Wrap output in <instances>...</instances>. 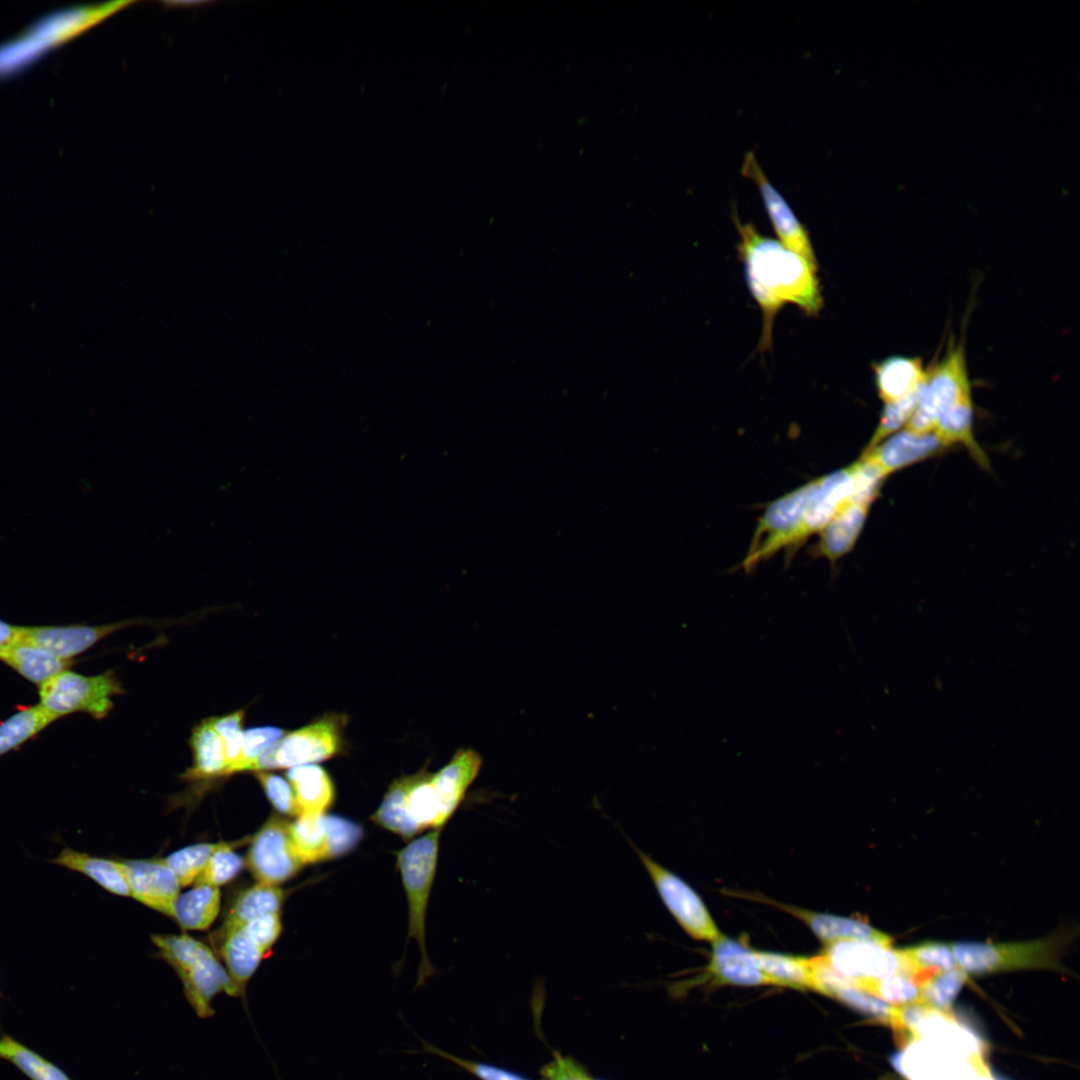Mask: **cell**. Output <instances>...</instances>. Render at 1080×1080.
Returning a JSON list of instances; mask_svg holds the SVG:
<instances>
[{
	"label": "cell",
	"instance_id": "1",
	"mask_svg": "<svg viewBox=\"0 0 1080 1080\" xmlns=\"http://www.w3.org/2000/svg\"><path fill=\"white\" fill-rule=\"evenodd\" d=\"M733 220L740 235L738 251L746 281L763 313L760 347L767 349L774 317L785 303L796 304L807 315H816L822 308L817 271L778 240L760 234L752 223H742L735 211Z\"/></svg>",
	"mask_w": 1080,
	"mask_h": 1080
},
{
	"label": "cell",
	"instance_id": "2",
	"mask_svg": "<svg viewBox=\"0 0 1080 1080\" xmlns=\"http://www.w3.org/2000/svg\"><path fill=\"white\" fill-rule=\"evenodd\" d=\"M159 956L180 978L184 995L196 1015L207 1019L215 1014L213 999L225 993L238 997L225 967L214 952L200 940L187 934L152 935Z\"/></svg>",
	"mask_w": 1080,
	"mask_h": 1080
},
{
	"label": "cell",
	"instance_id": "3",
	"mask_svg": "<svg viewBox=\"0 0 1080 1080\" xmlns=\"http://www.w3.org/2000/svg\"><path fill=\"white\" fill-rule=\"evenodd\" d=\"M378 826L411 840L428 828H442L440 799L433 782V773L421 771L396 779L371 816Z\"/></svg>",
	"mask_w": 1080,
	"mask_h": 1080
},
{
	"label": "cell",
	"instance_id": "4",
	"mask_svg": "<svg viewBox=\"0 0 1080 1080\" xmlns=\"http://www.w3.org/2000/svg\"><path fill=\"white\" fill-rule=\"evenodd\" d=\"M1067 935L1018 943L958 942L951 944L959 968L970 974H987L1015 969L1061 970L1059 954Z\"/></svg>",
	"mask_w": 1080,
	"mask_h": 1080
},
{
	"label": "cell",
	"instance_id": "5",
	"mask_svg": "<svg viewBox=\"0 0 1080 1080\" xmlns=\"http://www.w3.org/2000/svg\"><path fill=\"white\" fill-rule=\"evenodd\" d=\"M441 830L433 829L397 853V866L409 907L408 936L417 941L421 952L418 985L433 973L425 947V916L437 866Z\"/></svg>",
	"mask_w": 1080,
	"mask_h": 1080
},
{
	"label": "cell",
	"instance_id": "6",
	"mask_svg": "<svg viewBox=\"0 0 1080 1080\" xmlns=\"http://www.w3.org/2000/svg\"><path fill=\"white\" fill-rule=\"evenodd\" d=\"M123 688L112 671L86 676L65 670L39 687V705L55 720L84 712L103 719L113 707L112 697Z\"/></svg>",
	"mask_w": 1080,
	"mask_h": 1080
},
{
	"label": "cell",
	"instance_id": "7",
	"mask_svg": "<svg viewBox=\"0 0 1080 1080\" xmlns=\"http://www.w3.org/2000/svg\"><path fill=\"white\" fill-rule=\"evenodd\" d=\"M969 396L971 386L964 344L950 343L944 358L926 370L917 406L906 429L915 433L933 432L938 416L952 404Z\"/></svg>",
	"mask_w": 1080,
	"mask_h": 1080
},
{
	"label": "cell",
	"instance_id": "8",
	"mask_svg": "<svg viewBox=\"0 0 1080 1080\" xmlns=\"http://www.w3.org/2000/svg\"><path fill=\"white\" fill-rule=\"evenodd\" d=\"M818 485V479L811 481L767 507L743 562L746 570L754 568L782 547L798 545L804 540L805 518Z\"/></svg>",
	"mask_w": 1080,
	"mask_h": 1080
},
{
	"label": "cell",
	"instance_id": "9",
	"mask_svg": "<svg viewBox=\"0 0 1080 1080\" xmlns=\"http://www.w3.org/2000/svg\"><path fill=\"white\" fill-rule=\"evenodd\" d=\"M343 718L326 715L289 732L269 746L257 759L253 771L292 768L333 757L341 745Z\"/></svg>",
	"mask_w": 1080,
	"mask_h": 1080
},
{
	"label": "cell",
	"instance_id": "10",
	"mask_svg": "<svg viewBox=\"0 0 1080 1080\" xmlns=\"http://www.w3.org/2000/svg\"><path fill=\"white\" fill-rule=\"evenodd\" d=\"M634 848L660 898L683 930L697 940H715L721 933L699 895L680 877Z\"/></svg>",
	"mask_w": 1080,
	"mask_h": 1080
},
{
	"label": "cell",
	"instance_id": "11",
	"mask_svg": "<svg viewBox=\"0 0 1080 1080\" xmlns=\"http://www.w3.org/2000/svg\"><path fill=\"white\" fill-rule=\"evenodd\" d=\"M249 843L245 864L257 882L278 886L303 866L290 840L289 822L282 817H269Z\"/></svg>",
	"mask_w": 1080,
	"mask_h": 1080
},
{
	"label": "cell",
	"instance_id": "12",
	"mask_svg": "<svg viewBox=\"0 0 1080 1080\" xmlns=\"http://www.w3.org/2000/svg\"><path fill=\"white\" fill-rule=\"evenodd\" d=\"M835 972L849 981L907 974L897 949L878 942L849 939L827 945L819 955Z\"/></svg>",
	"mask_w": 1080,
	"mask_h": 1080
},
{
	"label": "cell",
	"instance_id": "13",
	"mask_svg": "<svg viewBox=\"0 0 1080 1080\" xmlns=\"http://www.w3.org/2000/svg\"><path fill=\"white\" fill-rule=\"evenodd\" d=\"M743 176L753 180L759 189L765 209L779 242L787 249L804 258L817 271V260L809 234L799 221L791 206L768 179L757 161L754 151H748L741 166Z\"/></svg>",
	"mask_w": 1080,
	"mask_h": 1080
},
{
	"label": "cell",
	"instance_id": "14",
	"mask_svg": "<svg viewBox=\"0 0 1080 1080\" xmlns=\"http://www.w3.org/2000/svg\"><path fill=\"white\" fill-rule=\"evenodd\" d=\"M130 897L145 906L174 917L180 884L162 858L119 860Z\"/></svg>",
	"mask_w": 1080,
	"mask_h": 1080
},
{
	"label": "cell",
	"instance_id": "15",
	"mask_svg": "<svg viewBox=\"0 0 1080 1080\" xmlns=\"http://www.w3.org/2000/svg\"><path fill=\"white\" fill-rule=\"evenodd\" d=\"M143 621L132 619L97 626H22L19 641L32 643L60 658L72 660L107 635Z\"/></svg>",
	"mask_w": 1080,
	"mask_h": 1080
},
{
	"label": "cell",
	"instance_id": "16",
	"mask_svg": "<svg viewBox=\"0 0 1080 1080\" xmlns=\"http://www.w3.org/2000/svg\"><path fill=\"white\" fill-rule=\"evenodd\" d=\"M946 447L934 432L898 431L860 458L874 464L886 478L907 466L935 456Z\"/></svg>",
	"mask_w": 1080,
	"mask_h": 1080
},
{
	"label": "cell",
	"instance_id": "17",
	"mask_svg": "<svg viewBox=\"0 0 1080 1080\" xmlns=\"http://www.w3.org/2000/svg\"><path fill=\"white\" fill-rule=\"evenodd\" d=\"M707 972L718 984L772 985L759 966L755 950L722 934L712 941Z\"/></svg>",
	"mask_w": 1080,
	"mask_h": 1080
},
{
	"label": "cell",
	"instance_id": "18",
	"mask_svg": "<svg viewBox=\"0 0 1080 1080\" xmlns=\"http://www.w3.org/2000/svg\"><path fill=\"white\" fill-rule=\"evenodd\" d=\"M818 480V490L805 518L804 539L820 531L848 502L858 501L854 464Z\"/></svg>",
	"mask_w": 1080,
	"mask_h": 1080
},
{
	"label": "cell",
	"instance_id": "19",
	"mask_svg": "<svg viewBox=\"0 0 1080 1080\" xmlns=\"http://www.w3.org/2000/svg\"><path fill=\"white\" fill-rule=\"evenodd\" d=\"M779 906L804 922L826 945L841 940L858 939L892 946V939L889 935L875 929L866 922L833 914L813 912L789 905Z\"/></svg>",
	"mask_w": 1080,
	"mask_h": 1080
},
{
	"label": "cell",
	"instance_id": "20",
	"mask_svg": "<svg viewBox=\"0 0 1080 1080\" xmlns=\"http://www.w3.org/2000/svg\"><path fill=\"white\" fill-rule=\"evenodd\" d=\"M482 760L472 749H460L441 770L433 773V782L438 793L442 815L445 822L458 808L467 789L475 780Z\"/></svg>",
	"mask_w": 1080,
	"mask_h": 1080
},
{
	"label": "cell",
	"instance_id": "21",
	"mask_svg": "<svg viewBox=\"0 0 1080 1080\" xmlns=\"http://www.w3.org/2000/svg\"><path fill=\"white\" fill-rule=\"evenodd\" d=\"M871 504L850 501L820 530L815 555L831 563L848 553L864 526Z\"/></svg>",
	"mask_w": 1080,
	"mask_h": 1080
},
{
	"label": "cell",
	"instance_id": "22",
	"mask_svg": "<svg viewBox=\"0 0 1080 1080\" xmlns=\"http://www.w3.org/2000/svg\"><path fill=\"white\" fill-rule=\"evenodd\" d=\"M47 861L86 876L109 893L130 897L128 883L119 860L91 855L66 846L57 856Z\"/></svg>",
	"mask_w": 1080,
	"mask_h": 1080
},
{
	"label": "cell",
	"instance_id": "23",
	"mask_svg": "<svg viewBox=\"0 0 1080 1080\" xmlns=\"http://www.w3.org/2000/svg\"><path fill=\"white\" fill-rule=\"evenodd\" d=\"M878 395L884 403L916 391L926 377L920 357L894 355L873 364Z\"/></svg>",
	"mask_w": 1080,
	"mask_h": 1080
},
{
	"label": "cell",
	"instance_id": "24",
	"mask_svg": "<svg viewBox=\"0 0 1080 1080\" xmlns=\"http://www.w3.org/2000/svg\"><path fill=\"white\" fill-rule=\"evenodd\" d=\"M0 661L39 687L73 664L72 660L60 658L42 647L23 641L1 651Z\"/></svg>",
	"mask_w": 1080,
	"mask_h": 1080
},
{
	"label": "cell",
	"instance_id": "25",
	"mask_svg": "<svg viewBox=\"0 0 1080 1080\" xmlns=\"http://www.w3.org/2000/svg\"><path fill=\"white\" fill-rule=\"evenodd\" d=\"M301 814H324L333 804L335 787L327 771L316 764L290 768L286 772ZM300 814V815H301Z\"/></svg>",
	"mask_w": 1080,
	"mask_h": 1080
},
{
	"label": "cell",
	"instance_id": "26",
	"mask_svg": "<svg viewBox=\"0 0 1080 1080\" xmlns=\"http://www.w3.org/2000/svg\"><path fill=\"white\" fill-rule=\"evenodd\" d=\"M220 955L231 978L238 997H244L247 984L257 971L266 953L259 948L242 928L220 935Z\"/></svg>",
	"mask_w": 1080,
	"mask_h": 1080
},
{
	"label": "cell",
	"instance_id": "27",
	"mask_svg": "<svg viewBox=\"0 0 1080 1080\" xmlns=\"http://www.w3.org/2000/svg\"><path fill=\"white\" fill-rule=\"evenodd\" d=\"M973 415L972 397L963 398L938 416L934 433L946 448L962 444L981 468L989 469L988 457L973 434Z\"/></svg>",
	"mask_w": 1080,
	"mask_h": 1080
},
{
	"label": "cell",
	"instance_id": "28",
	"mask_svg": "<svg viewBox=\"0 0 1080 1080\" xmlns=\"http://www.w3.org/2000/svg\"><path fill=\"white\" fill-rule=\"evenodd\" d=\"M190 746L193 765L184 774L185 779L204 780L225 776L227 761L224 745L209 719L194 727Z\"/></svg>",
	"mask_w": 1080,
	"mask_h": 1080
},
{
	"label": "cell",
	"instance_id": "29",
	"mask_svg": "<svg viewBox=\"0 0 1080 1080\" xmlns=\"http://www.w3.org/2000/svg\"><path fill=\"white\" fill-rule=\"evenodd\" d=\"M287 894L276 885L255 883L236 898L220 929V935L241 928L261 915L280 912Z\"/></svg>",
	"mask_w": 1080,
	"mask_h": 1080
},
{
	"label": "cell",
	"instance_id": "30",
	"mask_svg": "<svg viewBox=\"0 0 1080 1080\" xmlns=\"http://www.w3.org/2000/svg\"><path fill=\"white\" fill-rule=\"evenodd\" d=\"M221 908L219 887L195 884L183 894H179L174 905V917L186 930L201 931L208 929L216 920Z\"/></svg>",
	"mask_w": 1080,
	"mask_h": 1080
},
{
	"label": "cell",
	"instance_id": "31",
	"mask_svg": "<svg viewBox=\"0 0 1080 1080\" xmlns=\"http://www.w3.org/2000/svg\"><path fill=\"white\" fill-rule=\"evenodd\" d=\"M324 814H301L289 822L293 849L305 864L331 859Z\"/></svg>",
	"mask_w": 1080,
	"mask_h": 1080
},
{
	"label": "cell",
	"instance_id": "32",
	"mask_svg": "<svg viewBox=\"0 0 1080 1080\" xmlns=\"http://www.w3.org/2000/svg\"><path fill=\"white\" fill-rule=\"evenodd\" d=\"M897 951L906 966L908 976L919 987L936 973L959 968L951 944L926 942Z\"/></svg>",
	"mask_w": 1080,
	"mask_h": 1080
},
{
	"label": "cell",
	"instance_id": "33",
	"mask_svg": "<svg viewBox=\"0 0 1080 1080\" xmlns=\"http://www.w3.org/2000/svg\"><path fill=\"white\" fill-rule=\"evenodd\" d=\"M755 956L772 985L812 990L810 958L766 951H755Z\"/></svg>",
	"mask_w": 1080,
	"mask_h": 1080
},
{
	"label": "cell",
	"instance_id": "34",
	"mask_svg": "<svg viewBox=\"0 0 1080 1080\" xmlns=\"http://www.w3.org/2000/svg\"><path fill=\"white\" fill-rule=\"evenodd\" d=\"M0 1059L12 1064L29 1080H71L60 1067L5 1033L0 1036Z\"/></svg>",
	"mask_w": 1080,
	"mask_h": 1080
},
{
	"label": "cell",
	"instance_id": "35",
	"mask_svg": "<svg viewBox=\"0 0 1080 1080\" xmlns=\"http://www.w3.org/2000/svg\"><path fill=\"white\" fill-rule=\"evenodd\" d=\"M54 721L39 704L20 708L0 723V757L31 740Z\"/></svg>",
	"mask_w": 1080,
	"mask_h": 1080
},
{
	"label": "cell",
	"instance_id": "36",
	"mask_svg": "<svg viewBox=\"0 0 1080 1080\" xmlns=\"http://www.w3.org/2000/svg\"><path fill=\"white\" fill-rule=\"evenodd\" d=\"M849 986L892 1005L923 1003L919 985L903 973L881 978L852 980Z\"/></svg>",
	"mask_w": 1080,
	"mask_h": 1080
},
{
	"label": "cell",
	"instance_id": "37",
	"mask_svg": "<svg viewBox=\"0 0 1080 1080\" xmlns=\"http://www.w3.org/2000/svg\"><path fill=\"white\" fill-rule=\"evenodd\" d=\"M227 841L197 843L180 848L162 858L177 878L181 887L195 883L211 856Z\"/></svg>",
	"mask_w": 1080,
	"mask_h": 1080
},
{
	"label": "cell",
	"instance_id": "38",
	"mask_svg": "<svg viewBox=\"0 0 1080 1080\" xmlns=\"http://www.w3.org/2000/svg\"><path fill=\"white\" fill-rule=\"evenodd\" d=\"M252 836L227 841L209 859L194 884L219 887L234 879L245 865V860L234 849L250 842Z\"/></svg>",
	"mask_w": 1080,
	"mask_h": 1080
},
{
	"label": "cell",
	"instance_id": "39",
	"mask_svg": "<svg viewBox=\"0 0 1080 1080\" xmlns=\"http://www.w3.org/2000/svg\"><path fill=\"white\" fill-rule=\"evenodd\" d=\"M285 733V730L274 726L253 727L245 730L239 755L227 769L225 776L242 771H253L259 756Z\"/></svg>",
	"mask_w": 1080,
	"mask_h": 1080
},
{
	"label": "cell",
	"instance_id": "40",
	"mask_svg": "<svg viewBox=\"0 0 1080 1080\" xmlns=\"http://www.w3.org/2000/svg\"><path fill=\"white\" fill-rule=\"evenodd\" d=\"M920 387L901 399L884 403L878 426L863 453L870 451L907 425L917 406Z\"/></svg>",
	"mask_w": 1080,
	"mask_h": 1080
},
{
	"label": "cell",
	"instance_id": "41",
	"mask_svg": "<svg viewBox=\"0 0 1080 1080\" xmlns=\"http://www.w3.org/2000/svg\"><path fill=\"white\" fill-rule=\"evenodd\" d=\"M966 978L967 973L961 968L932 975L920 987L923 1003L935 1009L949 1008Z\"/></svg>",
	"mask_w": 1080,
	"mask_h": 1080
},
{
	"label": "cell",
	"instance_id": "42",
	"mask_svg": "<svg viewBox=\"0 0 1080 1080\" xmlns=\"http://www.w3.org/2000/svg\"><path fill=\"white\" fill-rule=\"evenodd\" d=\"M832 997L870 1017L893 1024L898 1006L882 1001L852 986H843L835 990Z\"/></svg>",
	"mask_w": 1080,
	"mask_h": 1080
},
{
	"label": "cell",
	"instance_id": "43",
	"mask_svg": "<svg viewBox=\"0 0 1080 1080\" xmlns=\"http://www.w3.org/2000/svg\"><path fill=\"white\" fill-rule=\"evenodd\" d=\"M255 777L266 797L279 813L294 817L300 816L301 812L288 780L265 771H257Z\"/></svg>",
	"mask_w": 1080,
	"mask_h": 1080
},
{
	"label": "cell",
	"instance_id": "44",
	"mask_svg": "<svg viewBox=\"0 0 1080 1080\" xmlns=\"http://www.w3.org/2000/svg\"><path fill=\"white\" fill-rule=\"evenodd\" d=\"M331 858L351 851L362 838V828L356 823L335 815H324Z\"/></svg>",
	"mask_w": 1080,
	"mask_h": 1080
},
{
	"label": "cell",
	"instance_id": "45",
	"mask_svg": "<svg viewBox=\"0 0 1080 1080\" xmlns=\"http://www.w3.org/2000/svg\"><path fill=\"white\" fill-rule=\"evenodd\" d=\"M423 1051L435 1054L451 1061L458 1067L466 1070L480 1080H530L496 1065L463 1059L427 1042H423Z\"/></svg>",
	"mask_w": 1080,
	"mask_h": 1080
},
{
	"label": "cell",
	"instance_id": "46",
	"mask_svg": "<svg viewBox=\"0 0 1080 1080\" xmlns=\"http://www.w3.org/2000/svg\"><path fill=\"white\" fill-rule=\"evenodd\" d=\"M244 715V710H238L227 715L208 718L223 742L227 769L236 761L241 749Z\"/></svg>",
	"mask_w": 1080,
	"mask_h": 1080
},
{
	"label": "cell",
	"instance_id": "47",
	"mask_svg": "<svg viewBox=\"0 0 1080 1080\" xmlns=\"http://www.w3.org/2000/svg\"><path fill=\"white\" fill-rule=\"evenodd\" d=\"M241 928L259 948L268 953L282 931L280 912L261 915Z\"/></svg>",
	"mask_w": 1080,
	"mask_h": 1080
},
{
	"label": "cell",
	"instance_id": "48",
	"mask_svg": "<svg viewBox=\"0 0 1080 1080\" xmlns=\"http://www.w3.org/2000/svg\"><path fill=\"white\" fill-rule=\"evenodd\" d=\"M541 1075L545 1080H592L582 1065L558 1053L542 1068Z\"/></svg>",
	"mask_w": 1080,
	"mask_h": 1080
},
{
	"label": "cell",
	"instance_id": "49",
	"mask_svg": "<svg viewBox=\"0 0 1080 1080\" xmlns=\"http://www.w3.org/2000/svg\"><path fill=\"white\" fill-rule=\"evenodd\" d=\"M22 626L0 620V652L20 639Z\"/></svg>",
	"mask_w": 1080,
	"mask_h": 1080
},
{
	"label": "cell",
	"instance_id": "50",
	"mask_svg": "<svg viewBox=\"0 0 1080 1080\" xmlns=\"http://www.w3.org/2000/svg\"><path fill=\"white\" fill-rule=\"evenodd\" d=\"M1 997H3V995H2V993H1V991H0V998H1Z\"/></svg>",
	"mask_w": 1080,
	"mask_h": 1080
},
{
	"label": "cell",
	"instance_id": "51",
	"mask_svg": "<svg viewBox=\"0 0 1080 1080\" xmlns=\"http://www.w3.org/2000/svg\"><path fill=\"white\" fill-rule=\"evenodd\" d=\"M592 1080H601V1079H593V1078H592Z\"/></svg>",
	"mask_w": 1080,
	"mask_h": 1080
}]
</instances>
